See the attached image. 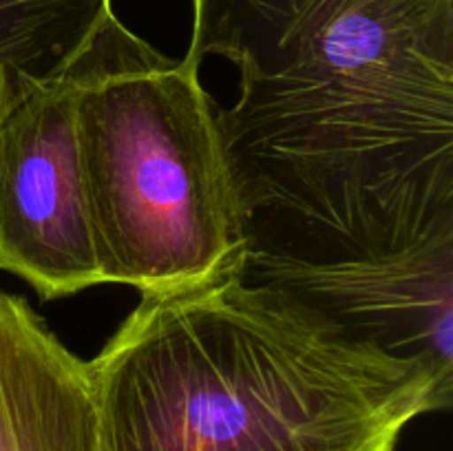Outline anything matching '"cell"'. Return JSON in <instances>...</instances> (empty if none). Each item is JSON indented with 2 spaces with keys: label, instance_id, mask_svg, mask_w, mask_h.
<instances>
[{
  "label": "cell",
  "instance_id": "obj_3",
  "mask_svg": "<svg viewBox=\"0 0 453 451\" xmlns=\"http://www.w3.org/2000/svg\"><path fill=\"white\" fill-rule=\"evenodd\" d=\"M75 131L102 283L149 294L243 265L219 106L199 65L127 31L80 84Z\"/></svg>",
  "mask_w": 453,
  "mask_h": 451
},
{
  "label": "cell",
  "instance_id": "obj_1",
  "mask_svg": "<svg viewBox=\"0 0 453 451\" xmlns=\"http://www.w3.org/2000/svg\"><path fill=\"white\" fill-rule=\"evenodd\" d=\"M224 56L242 274L398 358L453 336V0H193Z\"/></svg>",
  "mask_w": 453,
  "mask_h": 451
},
{
  "label": "cell",
  "instance_id": "obj_4",
  "mask_svg": "<svg viewBox=\"0 0 453 451\" xmlns=\"http://www.w3.org/2000/svg\"><path fill=\"white\" fill-rule=\"evenodd\" d=\"M122 22L0 113V270L53 301L102 283L80 166L75 97Z\"/></svg>",
  "mask_w": 453,
  "mask_h": 451
},
{
  "label": "cell",
  "instance_id": "obj_2",
  "mask_svg": "<svg viewBox=\"0 0 453 451\" xmlns=\"http://www.w3.org/2000/svg\"><path fill=\"white\" fill-rule=\"evenodd\" d=\"M88 363L102 451H394L453 389L242 265L142 294Z\"/></svg>",
  "mask_w": 453,
  "mask_h": 451
},
{
  "label": "cell",
  "instance_id": "obj_6",
  "mask_svg": "<svg viewBox=\"0 0 453 451\" xmlns=\"http://www.w3.org/2000/svg\"><path fill=\"white\" fill-rule=\"evenodd\" d=\"M119 22L113 0H0V113Z\"/></svg>",
  "mask_w": 453,
  "mask_h": 451
},
{
  "label": "cell",
  "instance_id": "obj_5",
  "mask_svg": "<svg viewBox=\"0 0 453 451\" xmlns=\"http://www.w3.org/2000/svg\"><path fill=\"white\" fill-rule=\"evenodd\" d=\"M0 451H102L91 363L0 292Z\"/></svg>",
  "mask_w": 453,
  "mask_h": 451
}]
</instances>
